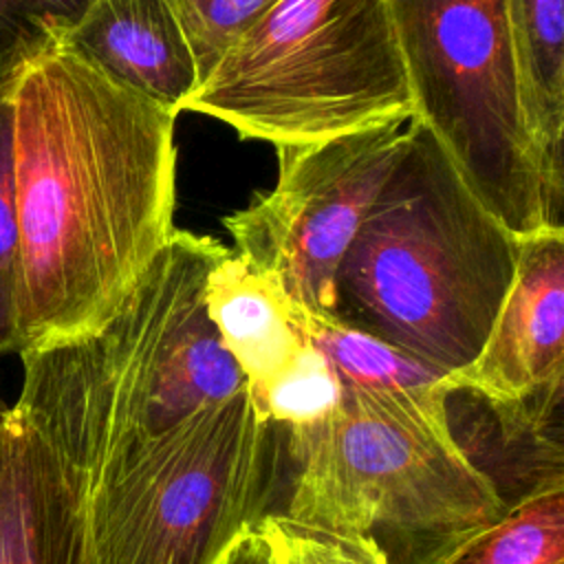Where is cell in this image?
<instances>
[{"label":"cell","mask_w":564,"mask_h":564,"mask_svg":"<svg viewBox=\"0 0 564 564\" xmlns=\"http://www.w3.org/2000/svg\"><path fill=\"white\" fill-rule=\"evenodd\" d=\"M11 106L29 350L101 326L170 240L176 115L66 40L20 73Z\"/></svg>","instance_id":"1"},{"label":"cell","mask_w":564,"mask_h":564,"mask_svg":"<svg viewBox=\"0 0 564 564\" xmlns=\"http://www.w3.org/2000/svg\"><path fill=\"white\" fill-rule=\"evenodd\" d=\"M227 251L209 236L174 229L101 326L20 352L13 408L51 443L79 491L132 445L247 388L203 300Z\"/></svg>","instance_id":"2"},{"label":"cell","mask_w":564,"mask_h":564,"mask_svg":"<svg viewBox=\"0 0 564 564\" xmlns=\"http://www.w3.org/2000/svg\"><path fill=\"white\" fill-rule=\"evenodd\" d=\"M516 238L419 121L335 273V319L456 372L480 352Z\"/></svg>","instance_id":"3"},{"label":"cell","mask_w":564,"mask_h":564,"mask_svg":"<svg viewBox=\"0 0 564 564\" xmlns=\"http://www.w3.org/2000/svg\"><path fill=\"white\" fill-rule=\"evenodd\" d=\"M452 394L403 397L341 383L339 405L286 432V516L405 540L419 562L496 520L507 502L449 425ZM379 542V540H377Z\"/></svg>","instance_id":"4"},{"label":"cell","mask_w":564,"mask_h":564,"mask_svg":"<svg viewBox=\"0 0 564 564\" xmlns=\"http://www.w3.org/2000/svg\"><path fill=\"white\" fill-rule=\"evenodd\" d=\"M183 110L280 148L408 121L414 101L386 0H278Z\"/></svg>","instance_id":"5"},{"label":"cell","mask_w":564,"mask_h":564,"mask_svg":"<svg viewBox=\"0 0 564 564\" xmlns=\"http://www.w3.org/2000/svg\"><path fill=\"white\" fill-rule=\"evenodd\" d=\"M278 430L245 388L132 445L82 491L95 564H216L267 513Z\"/></svg>","instance_id":"6"},{"label":"cell","mask_w":564,"mask_h":564,"mask_svg":"<svg viewBox=\"0 0 564 564\" xmlns=\"http://www.w3.org/2000/svg\"><path fill=\"white\" fill-rule=\"evenodd\" d=\"M414 119L516 236L553 223L529 134L507 0H386Z\"/></svg>","instance_id":"7"},{"label":"cell","mask_w":564,"mask_h":564,"mask_svg":"<svg viewBox=\"0 0 564 564\" xmlns=\"http://www.w3.org/2000/svg\"><path fill=\"white\" fill-rule=\"evenodd\" d=\"M408 121L280 145L271 192L225 218L236 253L311 315L335 317V273L401 159Z\"/></svg>","instance_id":"8"},{"label":"cell","mask_w":564,"mask_h":564,"mask_svg":"<svg viewBox=\"0 0 564 564\" xmlns=\"http://www.w3.org/2000/svg\"><path fill=\"white\" fill-rule=\"evenodd\" d=\"M449 394L485 401L505 425L542 423L564 386V229L520 238L511 286L489 335L465 368L445 375Z\"/></svg>","instance_id":"9"},{"label":"cell","mask_w":564,"mask_h":564,"mask_svg":"<svg viewBox=\"0 0 564 564\" xmlns=\"http://www.w3.org/2000/svg\"><path fill=\"white\" fill-rule=\"evenodd\" d=\"M0 564H95L75 478L13 405L0 419Z\"/></svg>","instance_id":"10"},{"label":"cell","mask_w":564,"mask_h":564,"mask_svg":"<svg viewBox=\"0 0 564 564\" xmlns=\"http://www.w3.org/2000/svg\"><path fill=\"white\" fill-rule=\"evenodd\" d=\"M64 40L115 82L174 115L200 84L170 0H90Z\"/></svg>","instance_id":"11"},{"label":"cell","mask_w":564,"mask_h":564,"mask_svg":"<svg viewBox=\"0 0 564 564\" xmlns=\"http://www.w3.org/2000/svg\"><path fill=\"white\" fill-rule=\"evenodd\" d=\"M203 300L251 401H258L308 344L302 308L273 278L253 269L236 251H227L212 267Z\"/></svg>","instance_id":"12"},{"label":"cell","mask_w":564,"mask_h":564,"mask_svg":"<svg viewBox=\"0 0 564 564\" xmlns=\"http://www.w3.org/2000/svg\"><path fill=\"white\" fill-rule=\"evenodd\" d=\"M529 134L540 161L551 218L564 200V0H507Z\"/></svg>","instance_id":"13"},{"label":"cell","mask_w":564,"mask_h":564,"mask_svg":"<svg viewBox=\"0 0 564 564\" xmlns=\"http://www.w3.org/2000/svg\"><path fill=\"white\" fill-rule=\"evenodd\" d=\"M419 564H564V480L546 471L489 524L436 549Z\"/></svg>","instance_id":"14"},{"label":"cell","mask_w":564,"mask_h":564,"mask_svg":"<svg viewBox=\"0 0 564 564\" xmlns=\"http://www.w3.org/2000/svg\"><path fill=\"white\" fill-rule=\"evenodd\" d=\"M306 339L328 359L341 383L370 392L430 397L447 392L445 370L335 317L311 315L302 308ZM449 394V392H447Z\"/></svg>","instance_id":"15"},{"label":"cell","mask_w":564,"mask_h":564,"mask_svg":"<svg viewBox=\"0 0 564 564\" xmlns=\"http://www.w3.org/2000/svg\"><path fill=\"white\" fill-rule=\"evenodd\" d=\"M11 88L0 90V357L22 350V249L13 189Z\"/></svg>","instance_id":"16"},{"label":"cell","mask_w":564,"mask_h":564,"mask_svg":"<svg viewBox=\"0 0 564 564\" xmlns=\"http://www.w3.org/2000/svg\"><path fill=\"white\" fill-rule=\"evenodd\" d=\"M341 401V381L328 359L308 341L293 364L253 405L280 430L308 427L328 416Z\"/></svg>","instance_id":"17"},{"label":"cell","mask_w":564,"mask_h":564,"mask_svg":"<svg viewBox=\"0 0 564 564\" xmlns=\"http://www.w3.org/2000/svg\"><path fill=\"white\" fill-rule=\"evenodd\" d=\"M90 0H0V90L66 37Z\"/></svg>","instance_id":"18"},{"label":"cell","mask_w":564,"mask_h":564,"mask_svg":"<svg viewBox=\"0 0 564 564\" xmlns=\"http://www.w3.org/2000/svg\"><path fill=\"white\" fill-rule=\"evenodd\" d=\"M260 524L275 564H392L386 549L366 533L330 529L282 513H264Z\"/></svg>","instance_id":"19"},{"label":"cell","mask_w":564,"mask_h":564,"mask_svg":"<svg viewBox=\"0 0 564 564\" xmlns=\"http://www.w3.org/2000/svg\"><path fill=\"white\" fill-rule=\"evenodd\" d=\"M278 0H170L200 82Z\"/></svg>","instance_id":"20"},{"label":"cell","mask_w":564,"mask_h":564,"mask_svg":"<svg viewBox=\"0 0 564 564\" xmlns=\"http://www.w3.org/2000/svg\"><path fill=\"white\" fill-rule=\"evenodd\" d=\"M216 564H275L269 538L260 520L245 527L223 551Z\"/></svg>","instance_id":"21"},{"label":"cell","mask_w":564,"mask_h":564,"mask_svg":"<svg viewBox=\"0 0 564 564\" xmlns=\"http://www.w3.org/2000/svg\"><path fill=\"white\" fill-rule=\"evenodd\" d=\"M7 408H9V403L2 399V394H0V419H2V414L7 412Z\"/></svg>","instance_id":"22"}]
</instances>
